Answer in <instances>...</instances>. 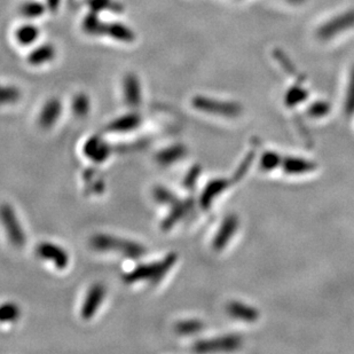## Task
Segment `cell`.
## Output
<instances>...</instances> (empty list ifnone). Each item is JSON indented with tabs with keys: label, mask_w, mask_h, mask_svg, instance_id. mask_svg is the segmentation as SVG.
I'll return each mask as SVG.
<instances>
[{
	"label": "cell",
	"mask_w": 354,
	"mask_h": 354,
	"mask_svg": "<svg viewBox=\"0 0 354 354\" xmlns=\"http://www.w3.org/2000/svg\"><path fill=\"white\" fill-rule=\"evenodd\" d=\"M284 168L289 173L296 175V173H303V172L309 171L312 168V164L309 162L303 161V160H297V158H289L284 163Z\"/></svg>",
	"instance_id": "obj_21"
},
{
	"label": "cell",
	"mask_w": 354,
	"mask_h": 354,
	"mask_svg": "<svg viewBox=\"0 0 354 354\" xmlns=\"http://www.w3.org/2000/svg\"><path fill=\"white\" fill-rule=\"evenodd\" d=\"M194 201L192 199L178 201L173 205H171V210L168 216L163 219L161 228L163 231H170L175 224H178L183 218L186 217L188 212L193 209Z\"/></svg>",
	"instance_id": "obj_7"
},
{
	"label": "cell",
	"mask_w": 354,
	"mask_h": 354,
	"mask_svg": "<svg viewBox=\"0 0 354 354\" xmlns=\"http://www.w3.org/2000/svg\"><path fill=\"white\" fill-rule=\"evenodd\" d=\"M177 260H178V255L171 253L158 262L142 264L129 273L124 274L123 281L127 284L137 283L142 281H149L151 283H156L168 274L172 267L175 266Z\"/></svg>",
	"instance_id": "obj_1"
},
{
	"label": "cell",
	"mask_w": 354,
	"mask_h": 354,
	"mask_svg": "<svg viewBox=\"0 0 354 354\" xmlns=\"http://www.w3.org/2000/svg\"><path fill=\"white\" fill-rule=\"evenodd\" d=\"M83 151L88 160L94 163H103L112 155V146L101 137L94 136L85 142Z\"/></svg>",
	"instance_id": "obj_6"
},
{
	"label": "cell",
	"mask_w": 354,
	"mask_h": 354,
	"mask_svg": "<svg viewBox=\"0 0 354 354\" xmlns=\"http://www.w3.org/2000/svg\"><path fill=\"white\" fill-rule=\"evenodd\" d=\"M105 297V288L103 284L95 283L88 289V294L85 297L84 303L81 306V316L84 320H91L98 312L99 307L103 303Z\"/></svg>",
	"instance_id": "obj_5"
},
{
	"label": "cell",
	"mask_w": 354,
	"mask_h": 354,
	"mask_svg": "<svg viewBox=\"0 0 354 354\" xmlns=\"http://www.w3.org/2000/svg\"><path fill=\"white\" fill-rule=\"evenodd\" d=\"M238 338L234 337H221L216 340H200L195 344L197 352H214V351L231 350L238 346Z\"/></svg>",
	"instance_id": "obj_9"
},
{
	"label": "cell",
	"mask_w": 354,
	"mask_h": 354,
	"mask_svg": "<svg viewBox=\"0 0 354 354\" xmlns=\"http://www.w3.org/2000/svg\"><path fill=\"white\" fill-rule=\"evenodd\" d=\"M54 56H55V51L52 46H40L29 55V64L40 66V64H47L49 61L53 60Z\"/></svg>",
	"instance_id": "obj_15"
},
{
	"label": "cell",
	"mask_w": 354,
	"mask_h": 354,
	"mask_svg": "<svg viewBox=\"0 0 354 354\" xmlns=\"http://www.w3.org/2000/svg\"><path fill=\"white\" fill-rule=\"evenodd\" d=\"M187 149L184 144H173V146H170V147L158 151L157 155H156V161H157L158 164L168 166V165L173 164L175 162L185 157Z\"/></svg>",
	"instance_id": "obj_12"
},
{
	"label": "cell",
	"mask_w": 354,
	"mask_h": 354,
	"mask_svg": "<svg viewBox=\"0 0 354 354\" xmlns=\"http://www.w3.org/2000/svg\"><path fill=\"white\" fill-rule=\"evenodd\" d=\"M38 29L36 28L35 25H22L15 32V38L18 40V44L23 46L31 45L32 42L38 39Z\"/></svg>",
	"instance_id": "obj_16"
},
{
	"label": "cell",
	"mask_w": 354,
	"mask_h": 354,
	"mask_svg": "<svg viewBox=\"0 0 354 354\" xmlns=\"http://www.w3.org/2000/svg\"><path fill=\"white\" fill-rule=\"evenodd\" d=\"M37 256L42 260H49L56 268L64 270L69 264V255L61 246L49 242H42L36 249Z\"/></svg>",
	"instance_id": "obj_4"
},
{
	"label": "cell",
	"mask_w": 354,
	"mask_h": 354,
	"mask_svg": "<svg viewBox=\"0 0 354 354\" xmlns=\"http://www.w3.org/2000/svg\"><path fill=\"white\" fill-rule=\"evenodd\" d=\"M236 227H238V220H236V218L233 217V216L226 218L224 223L221 224L220 228H219V231H218L217 235H216V238H214V249H224L228 241L233 238V235H234L235 231H236Z\"/></svg>",
	"instance_id": "obj_11"
},
{
	"label": "cell",
	"mask_w": 354,
	"mask_h": 354,
	"mask_svg": "<svg viewBox=\"0 0 354 354\" xmlns=\"http://www.w3.org/2000/svg\"><path fill=\"white\" fill-rule=\"evenodd\" d=\"M20 99V92L15 88L0 86V105L14 103Z\"/></svg>",
	"instance_id": "obj_24"
},
{
	"label": "cell",
	"mask_w": 354,
	"mask_h": 354,
	"mask_svg": "<svg viewBox=\"0 0 354 354\" xmlns=\"http://www.w3.org/2000/svg\"><path fill=\"white\" fill-rule=\"evenodd\" d=\"M45 11V8L37 1H28L21 6V13L25 18H38Z\"/></svg>",
	"instance_id": "obj_22"
},
{
	"label": "cell",
	"mask_w": 354,
	"mask_h": 354,
	"mask_svg": "<svg viewBox=\"0 0 354 354\" xmlns=\"http://www.w3.org/2000/svg\"><path fill=\"white\" fill-rule=\"evenodd\" d=\"M20 316H21V309L15 303L6 302L0 305V323H15L20 319Z\"/></svg>",
	"instance_id": "obj_17"
},
{
	"label": "cell",
	"mask_w": 354,
	"mask_h": 354,
	"mask_svg": "<svg viewBox=\"0 0 354 354\" xmlns=\"http://www.w3.org/2000/svg\"><path fill=\"white\" fill-rule=\"evenodd\" d=\"M153 195H154L156 202L164 204V205H173L175 202L179 201V197H177L171 190H168L166 187H155L154 190H153Z\"/></svg>",
	"instance_id": "obj_18"
},
{
	"label": "cell",
	"mask_w": 354,
	"mask_h": 354,
	"mask_svg": "<svg viewBox=\"0 0 354 354\" xmlns=\"http://www.w3.org/2000/svg\"><path fill=\"white\" fill-rule=\"evenodd\" d=\"M91 246L98 251H116L131 260H139L146 255V248L140 243L120 239L112 235H94L91 239Z\"/></svg>",
	"instance_id": "obj_2"
},
{
	"label": "cell",
	"mask_w": 354,
	"mask_h": 354,
	"mask_svg": "<svg viewBox=\"0 0 354 354\" xmlns=\"http://www.w3.org/2000/svg\"><path fill=\"white\" fill-rule=\"evenodd\" d=\"M141 123L140 116L138 114H127L112 121L107 127V131L110 132H127L137 129Z\"/></svg>",
	"instance_id": "obj_13"
},
{
	"label": "cell",
	"mask_w": 354,
	"mask_h": 354,
	"mask_svg": "<svg viewBox=\"0 0 354 354\" xmlns=\"http://www.w3.org/2000/svg\"><path fill=\"white\" fill-rule=\"evenodd\" d=\"M90 105H91V102H90L88 95L81 93L74 98L73 112L78 117H83V116L88 115V112H90Z\"/></svg>",
	"instance_id": "obj_19"
},
{
	"label": "cell",
	"mask_w": 354,
	"mask_h": 354,
	"mask_svg": "<svg viewBox=\"0 0 354 354\" xmlns=\"http://www.w3.org/2000/svg\"><path fill=\"white\" fill-rule=\"evenodd\" d=\"M85 181L88 184V187L92 192L94 193H101L103 190V180L101 178H99L98 175H95V172L93 170H88L84 175Z\"/></svg>",
	"instance_id": "obj_23"
},
{
	"label": "cell",
	"mask_w": 354,
	"mask_h": 354,
	"mask_svg": "<svg viewBox=\"0 0 354 354\" xmlns=\"http://www.w3.org/2000/svg\"><path fill=\"white\" fill-rule=\"evenodd\" d=\"M124 100L130 107H138L141 102V86L138 78L127 75L123 83Z\"/></svg>",
	"instance_id": "obj_10"
},
{
	"label": "cell",
	"mask_w": 354,
	"mask_h": 354,
	"mask_svg": "<svg viewBox=\"0 0 354 354\" xmlns=\"http://www.w3.org/2000/svg\"><path fill=\"white\" fill-rule=\"evenodd\" d=\"M227 181L225 180H214L211 183L207 184V187L204 188L203 193L201 195L200 203L204 209L210 207L214 197L224 192L225 188L227 187Z\"/></svg>",
	"instance_id": "obj_14"
},
{
	"label": "cell",
	"mask_w": 354,
	"mask_h": 354,
	"mask_svg": "<svg viewBox=\"0 0 354 354\" xmlns=\"http://www.w3.org/2000/svg\"><path fill=\"white\" fill-rule=\"evenodd\" d=\"M62 105L59 99H51L42 107L39 115V124L42 129H51L60 118Z\"/></svg>",
	"instance_id": "obj_8"
},
{
	"label": "cell",
	"mask_w": 354,
	"mask_h": 354,
	"mask_svg": "<svg viewBox=\"0 0 354 354\" xmlns=\"http://www.w3.org/2000/svg\"><path fill=\"white\" fill-rule=\"evenodd\" d=\"M229 313H231V316H240L241 313H243V319L244 320H255L256 318L255 316H257L256 312L253 311V309H250L248 306H243L241 304H238V303H234V304H231L229 306Z\"/></svg>",
	"instance_id": "obj_25"
},
{
	"label": "cell",
	"mask_w": 354,
	"mask_h": 354,
	"mask_svg": "<svg viewBox=\"0 0 354 354\" xmlns=\"http://www.w3.org/2000/svg\"><path fill=\"white\" fill-rule=\"evenodd\" d=\"M0 221L13 246L22 248L25 243V234L18 216L10 204L0 205Z\"/></svg>",
	"instance_id": "obj_3"
},
{
	"label": "cell",
	"mask_w": 354,
	"mask_h": 354,
	"mask_svg": "<svg viewBox=\"0 0 354 354\" xmlns=\"http://www.w3.org/2000/svg\"><path fill=\"white\" fill-rule=\"evenodd\" d=\"M200 175V168H194L190 170V173L186 175L184 185L186 187H193L197 183V177Z\"/></svg>",
	"instance_id": "obj_26"
},
{
	"label": "cell",
	"mask_w": 354,
	"mask_h": 354,
	"mask_svg": "<svg viewBox=\"0 0 354 354\" xmlns=\"http://www.w3.org/2000/svg\"><path fill=\"white\" fill-rule=\"evenodd\" d=\"M203 328V325L199 320H186L180 321L175 325V331L181 335H190L200 331Z\"/></svg>",
	"instance_id": "obj_20"
},
{
	"label": "cell",
	"mask_w": 354,
	"mask_h": 354,
	"mask_svg": "<svg viewBox=\"0 0 354 354\" xmlns=\"http://www.w3.org/2000/svg\"><path fill=\"white\" fill-rule=\"evenodd\" d=\"M49 6L52 8H58V4H59V0H49Z\"/></svg>",
	"instance_id": "obj_27"
}]
</instances>
